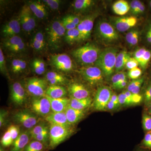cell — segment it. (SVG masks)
<instances>
[{
    "label": "cell",
    "mask_w": 151,
    "mask_h": 151,
    "mask_svg": "<svg viewBox=\"0 0 151 151\" xmlns=\"http://www.w3.org/2000/svg\"><path fill=\"white\" fill-rule=\"evenodd\" d=\"M47 128V127L44 124H39L32 128L29 132L32 138L33 137L40 134Z\"/></svg>",
    "instance_id": "45"
},
{
    "label": "cell",
    "mask_w": 151,
    "mask_h": 151,
    "mask_svg": "<svg viewBox=\"0 0 151 151\" xmlns=\"http://www.w3.org/2000/svg\"><path fill=\"white\" fill-rule=\"evenodd\" d=\"M10 132L12 138L13 142L19 137V129L17 126L12 125L8 128Z\"/></svg>",
    "instance_id": "50"
},
{
    "label": "cell",
    "mask_w": 151,
    "mask_h": 151,
    "mask_svg": "<svg viewBox=\"0 0 151 151\" xmlns=\"http://www.w3.org/2000/svg\"><path fill=\"white\" fill-rule=\"evenodd\" d=\"M126 80H127V74L124 72H119L112 76V86L115 88L118 84Z\"/></svg>",
    "instance_id": "39"
},
{
    "label": "cell",
    "mask_w": 151,
    "mask_h": 151,
    "mask_svg": "<svg viewBox=\"0 0 151 151\" xmlns=\"http://www.w3.org/2000/svg\"><path fill=\"white\" fill-rule=\"evenodd\" d=\"M119 105L121 106H128L127 96L124 92L118 95Z\"/></svg>",
    "instance_id": "53"
},
{
    "label": "cell",
    "mask_w": 151,
    "mask_h": 151,
    "mask_svg": "<svg viewBox=\"0 0 151 151\" xmlns=\"http://www.w3.org/2000/svg\"><path fill=\"white\" fill-rule=\"evenodd\" d=\"M151 59V52L147 50L142 58L141 59L139 63V64L143 68H145Z\"/></svg>",
    "instance_id": "44"
},
{
    "label": "cell",
    "mask_w": 151,
    "mask_h": 151,
    "mask_svg": "<svg viewBox=\"0 0 151 151\" xmlns=\"http://www.w3.org/2000/svg\"><path fill=\"white\" fill-rule=\"evenodd\" d=\"M147 112L149 113V114H151V104L149 106L148 108L147 109Z\"/></svg>",
    "instance_id": "63"
},
{
    "label": "cell",
    "mask_w": 151,
    "mask_h": 151,
    "mask_svg": "<svg viewBox=\"0 0 151 151\" xmlns=\"http://www.w3.org/2000/svg\"><path fill=\"white\" fill-rule=\"evenodd\" d=\"M66 31L61 21H55L51 23L47 30V42L50 46L54 48L59 47Z\"/></svg>",
    "instance_id": "4"
},
{
    "label": "cell",
    "mask_w": 151,
    "mask_h": 151,
    "mask_svg": "<svg viewBox=\"0 0 151 151\" xmlns=\"http://www.w3.org/2000/svg\"><path fill=\"white\" fill-rule=\"evenodd\" d=\"M49 148L48 146L39 141H31L25 147L23 151H46Z\"/></svg>",
    "instance_id": "31"
},
{
    "label": "cell",
    "mask_w": 151,
    "mask_h": 151,
    "mask_svg": "<svg viewBox=\"0 0 151 151\" xmlns=\"http://www.w3.org/2000/svg\"><path fill=\"white\" fill-rule=\"evenodd\" d=\"M110 100L117 106H119V107L120 106V105H119V99H118V95H116L115 94H113Z\"/></svg>",
    "instance_id": "60"
},
{
    "label": "cell",
    "mask_w": 151,
    "mask_h": 151,
    "mask_svg": "<svg viewBox=\"0 0 151 151\" xmlns=\"http://www.w3.org/2000/svg\"><path fill=\"white\" fill-rule=\"evenodd\" d=\"M27 66V62L23 60L14 59L11 63V69L14 73H21L25 70Z\"/></svg>",
    "instance_id": "32"
},
{
    "label": "cell",
    "mask_w": 151,
    "mask_h": 151,
    "mask_svg": "<svg viewBox=\"0 0 151 151\" xmlns=\"http://www.w3.org/2000/svg\"><path fill=\"white\" fill-rule=\"evenodd\" d=\"M92 0H76L73 4V7L76 10L83 11L89 8L93 4Z\"/></svg>",
    "instance_id": "35"
},
{
    "label": "cell",
    "mask_w": 151,
    "mask_h": 151,
    "mask_svg": "<svg viewBox=\"0 0 151 151\" xmlns=\"http://www.w3.org/2000/svg\"><path fill=\"white\" fill-rule=\"evenodd\" d=\"M46 96L50 102L52 112H64L70 103V99L67 97L53 99Z\"/></svg>",
    "instance_id": "21"
},
{
    "label": "cell",
    "mask_w": 151,
    "mask_h": 151,
    "mask_svg": "<svg viewBox=\"0 0 151 151\" xmlns=\"http://www.w3.org/2000/svg\"><path fill=\"white\" fill-rule=\"evenodd\" d=\"M68 19L70 20V21L72 22L76 25H78L79 23L81 22V20L78 17L73 15H68L66 17Z\"/></svg>",
    "instance_id": "55"
},
{
    "label": "cell",
    "mask_w": 151,
    "mask_h": 151,
    "mask_svg": "<svg viewBox=\"0 0 151 151\" xmlns=\"http://www.w3.org/2000/svg\"><path fill=\"white\" fill-rule=\"evenodd\" d=\"M130 10L133 14H139L143 13L145 10V7L140 1L134 0L130 4Z\"/></svg>",
    "instance_id": "36"
},
{
    "label": "cell",
    "mask_w": 151,
    "mask_h": 151,
    "mask_svg": "<svg viewBox=\"0 0 151 151\" xmlns=\"http://www.w3.org/2000/svg\"><path fill=\"white\" fill-rule=\"evenodd\" d=\"M4 45L7 49L14 53L22 52L25 50L24 42L17 35L7 38L4 41Z\"/></svg>",
    "instance_id": "15"
},
{
    "label": "cell",
    "mask_w": 151,
    "mask_h": 151,
    "mask_svg": "<svg viewBox=\"0 0 151 151\" xmlns=\"http://www.w3.org/2000/svg\"><path fill=\"white\" fill-rule=\"evenodd\" d=\"M119 107V106L114 104L112 101L110 100L107 105L106 110L109 111H113L116 110Z\"/></svg>",
    "instance_id": "57"
},
{
    "label": "cell",
    "mask_w": 151,
    "mask_h": 151,
    "mask_svg": "<svg viewBox=\"0 0 151 151\" xmlns=\"http://www.w3.org/2000/svg\"><path fill=\"white\" fill-rule=\"evenodd\" d=\"M137 30H132L130 31L129 32H128L126 36V39L127 42L128 43L131 44L132 42V40L134 38V37L135 34L137 32Z\"/></svg>",
    "instance_id": "54"
},
{
    "label": "cell",
    "mask_w": 151,
    "mask_h": 151,
    "mask_svg": "<svg viewBox=\"0 0 151 151\" xmlns=\"http://www.w3.org/2000/svg\"><path fill=\"white\" fill-rule=\"evenodd\" d=\"M97 30L100 37L106 41H114L119 39V35L116 28L107 22L103 21L99 23Z\"/></svg>",
    "instance_id": "11"
},
{
    "label": "cell",
    "mask_w": 151,
    "mask_h": 151,
    "mask_svg": "<svg viewBox=\"0 0 151 151\" xmlns=\"http://www.w3.org/2000/svg\"><path fill=\"white\" fill-rule=\"evenodd\" d=\"M68 91L72 98L75 99H85L90 97L89 90L80 83H71L68 86Z\"/></svg>",
    "instance_id": "17"
},
{
    "label": "cell",
    "mask_w": 151,
    "mask_h": 151,
    "mask_svg": "<svg viewBox=\"0 0 151 151\" xmlns=\"http://www.w3.org/2000/svg\"><path fill=\"white\" fill-rule=\"evenodd\" d=\"M6 116V112L3 110H1V113H0V127H2L4 124Z\"/></svg>",
    "instance_id": "56"
},
{
    "label": "cell",
    "mask_w": 151,
    "mask_h": 151,
    "mask_svg": "<svg viewBox=\"0 0 151 151\" xmlns=\"http://www.w3.org/2000/svg\"><path fill=\"white\" fill-rule=\"evenodd\" d=\"M112 22L114 27L118 31L123 32L135 26L137 22V19L134 16L115 17L112 19Z\"/></svg>",
    "instance_id": "14"
},
{
    "label": "cell",
    "mask_w": 151,
    "mask_h": 151,
    "mask_svg": "<svg viewBox=\"0 0 151 151\" xmlns=\"http://www.w3.org/2000/svg\"><path fill=\"white\" fill-rule=\"evenodd\" d=\"M96 15L94 14L86 17L77 25V28L80 34V41L86 40L90 37Z\"/></svg>",
    "instance_id": "13"
},
{
    "label": "cell",
    "mask_w": 151,
    "mask_h": 151,
    "mask_svg": "<svg viewBox=\"0 0 151 151\" xmlns=\"http://www.w3.org/2000/svg\"><path fill=\"white\" fill-rule=\"evenodd\" d=\"M92 99L90 97L82 99H75L71 97L69 106L76 110L84 111L92 105Z\"/></svg>",
    "instance_id": "26"
},
{
    "label": "cell",
    "mask_w": 151,
    "mask_h": 151,
    "mask_svg": "<svg viewBox=\"0 0 151 151\" xmlns=\"http://www.w3.org/2000/svg\"><path fill=\"white\" fill-rule=\"evenodd\" d=\"M134 151H151L149 150H147V149H145L141 148L139 146H138L137 148L135 149V150Z\"/></svg>",
    "instance_id": "62"
},
{
    "label": "cell",
    "mask_w": 151,
    "mask_h": 151,
    "mask_svg": "<svg viewBox=\"0 0 151 151\" xmlns=\"http://www.w3.org/2000/svg\"><path fill=\"white\" fill-rule=\"evenodd\" d=\"M0 70L2 73L5 74L7 73L5 60L1 48L0 49Z\"/></svg>",
    "instance_id": "48"
},
{
    "label": "cell",
    "mask_w": 151,
    "mask_h": 151,
    "mask_svg": "<svg viewBox=\"0 0 151 151\" xmlns=\"http://www.w3.org/2000/svg\"><path fill=\"white\" fill-rule=\"evenodd\" d=\"M142 73V71L139 68H134L129 70L128 73V76L129 78L133 80L139 78L140 76Z\"/></svg>",
    "instance_id": "43"
},
{
    "label": "cell",
    "mask_w": 151,
    "mask_h": 151,
    "mask_svg": "<svg viewBox=\"0 0 151 151\" xmlns=\"http://www.w3.org/2000/svg\"><path fill=\"white\" fill-rule=\"evenodd\" d=\"M131 58L129 54L126 51H122L117 54L116 57L115 71L120 72L125 67L127 61Z\"/></svg>",
    "instance_id": "27"
},
{
    "label": "cell",
    "mask_w": 151,
    "mask_h": 151,
    "mask_svg": "<svg viewBox=\"0 0 151 151\" xmlns=\"http://www.w3.org/2000/svg\"><path fill=\"white\" fill-rule=\"evenodd\" d=\"M114 12L118 15H125L130 10V6L127 1L119 0L117 1L113 6Z\"/></svg>",
    "instance_id": "29"
},
{
    "label": "cell",
    "mask_w": 151,
    "mask_h": 151,
    "mask_svg": "<svg viewBox=\"0 0 151 151\" xmlns=\"http://www.w3.org/2000/svg\"><path fill=\"white\" fill-rule=\"evenodd\" d=\"M68 121L70 125L75 124L81 120L85 115L84 111L76 110L68 105L65 111Z\"/></svg>",
    "instance_id": "22"
},
{
    "label": "cell",
    "mask_w": 151,
    "mask_h": 151,
    "mask_svg": "<svg viewBox=\"0 0 151 151\" xmlns=\"http://www.w3.org/2000/svg\"><path fill=\"white\" fill-rule=\"evenodd\" d=\"M33 70L37 75H42L46 70V64L42 60L35 58L32 63Z\"/></svg>",
    "instance_id": "33"
},
{
    "label": "cell",
    "mask_w": 151,
    "mask_h": 151,
    "mask_svg": "<svg viewBox=\"0 0 151 151\" xmlns=\"http://www.w3.org/2000/svg\"><path fill=\"white\" fill-rule=\"evenodd\" d=\"M28 5L32 13L37 18L43 19L47 16V11L45 6L40 2H31Z\"/></svg>",
    "instance_id": "25"
},
{
    "label": "cell",
    "mask_w": 151,
    "mask_h": 151,
    "mask_svg": "<svg viewBox=\"0 0 151 151\" xmlns=\"http://www.w3.org/2000/svg\"><path fill=\"white\" fill-rule=\"evenodd\" d=\"M141 148L151 151V131L147 132L140 145Z\"/></svg>",
    "instance_id": "42"
},
{
    "label": "cell",
    "mask_w": 151,
    "mask_h": 151,
    "mask_svg": "<svg viewBox=\"0 0 151 151\" xmlns=\"http://www.w3.org/2000/svg\"><path fill=\"white\" fill-rule=\"evenodd\" d=\"M143 129L147 132L151 131V115L147 112H144L142 118Z\"/></svg>",
    "instance_id": "38"
},
{
    "label": "cell",
    "mask_w": 151,
    "mask_h": 151,
    "mask_svg": "<svg viewBox=\"0 0 151 151\" xmlns=\"http://www.w3.org/2000/svg\"><path fill=\"white\" fill-rule=\"evenodd\" d=\"M14 118L16 122L28 129H32L36 126L40 119L34 114L27 110L18 111L14 115Z\"/></svg>",
    "instance_id": "10"
},
{
    "label": "cell",
    "mask_w": 151,
    "mask_h": 151,
    "mask_svg": "<svg viewBox=\"0 0 151 151\" xmlns=\"http://www.w3.org/2000/svg\"><path fill=\"white\" fill-rule=\"evenodd\" d=\"M50 61L52 65L58 70L68 72L73 68L72 60L70 56L65 53L52 55L50 57Z\"/></svg>",
    "instance_id": "9"
},
{
    "label": "cell",
    "mask_w": 151,
    "mask_h": 151,
    "mask_svg": "<svg viewBox=\"0 0 151 151\" xmlns=\"http://www.w3.org/2000/svg\"><path fill=\"white\" fill-rule=\"evenodd\" d=\"M71 133L70 127L51 124L49 130V147L54 149L68 138Z\"/></svg>",
    "instance_id": "3"
},
{
    "label": "cell",
    "mask_w": 151,
    "mask_h": 151,
    "mask_svg": "<svg viewBox=\"0 0 151 151\" xmlns=\"http://www.w3.org/2000/svg\"><path fill=\"white\" fill-rule=\"evenodd\" d=\"M147 50V49L145 48H141L135 51L134 54V58L137 60L138 62L139 63L141 59L145 52Z\"/></svg>",
    "instance_id": "51"
},
{
    "label": "cell",
    "mask_w": 151,
    "mask_h": 151,
    "mask_svg": "<svg viewBox=\"0 0 151 151\" xmlns=\"http://www.w3.org/2000/svg\"><path fill=\"white\" fill-rule=\"evenodd\" d=\"M11 97L12 101L17 105H22L26 100L25 91L19 82H16L12 85Z\"/></svg>",
    "instance_id": "16"
},
{
    "label": "cell",
    "mask_w": 151,
    "mask_h": 151,
    "mask_svg": "<svg viewBox=\"0 0 151 151\" xmlns=\"http://www.w3.org/2000/svg\"><path fill=\"white\" fill-rule=\"evenodd\" d=\"M28 92L35 97H41L46 96L47 82L46 79L38 77L29 78L26 82Z\"/></svg>",
    "instance_id": "6"
},
{
    "label": "cell",
    "mask_w": 151,
    "mask_h": 151,
    "mask_svg": "<svg viewBox=\"0 0 151 151\" xmlns=\"http://www.w3.org/2000/svg\"><path fill=\"white\" fill-rule=\"evenodd\" d=\"M45 78L50 85H64L67 81V78L64 75L55 71L47 72Z\"/></svg>",
    "instance_id": "24"
},
{
    "label": "cell",
    "mask_w": 151,
    "mask_h": 151,
    "mask_svg": "<svg viewBox=\"0 0 151 151\" xmlns=\"http://www.w3.org/2000/svg\"><path fill=\"white\" fill-rule=\"evenodd\" d=\"M13 142L10 132L8 129L1 139V146L4 148L9 147L12 146Z\"/></svg>",
    "instance_id": "40"
},
{
    "label": "cell",
    "mask_w": 151,
    "mask_h": 151,
    "mask_svg": "<svg viewBox=\"0 0 151 151\" xmlns=\"http://www.w3.org/2000/svg\"><path fill=\"white\" fill-rule=\"evenodd\" d=\"M67 94V90L61 85H50L46 92V96L53 99L65 97Z\"/></svg>",
    "instance_id": "23"
},
{
    "label": "cell",
    "mask_w": 151,
    "mask_h": 151,
    "mask_svg": "<svg viewBox=\"0 0 151 151\" xmlns=\"http://www.w3.org/2000/svg\"><path fill=\"white\" fill-rule=\"evenodd\" d=\"M42 2L46 4L52 9L56 10L59 8L61 1L59 0H44Z\"/></svg>",
    "instance_id": "46"
},
{
    "label": "cell",
    "mask_w": 151,
    "mask_h": 151,
    "mask_svg": "<svg viewBox=\"0 0 151 151\" xmlns=\"http://www.w3.org/2000/svg\"><path fill=\"white\" fill-rule=\"evenodd\" d=\"M118 50L114 47H108L101 51L95 63L97 67L102 70L105 77L109 78L115 70Z\"/></svg>",
    "instance_id": "1"
},
{
    "label": "cell",
    "mask_w": 151,
    "mask_h": 151,
    "mask_svg": "<svg viewBox=\"0 0 151 151\" xmlns=\"http://www.w3.org/2000/svg\"><path fill=\"white\" fill-rule=\"evenodd\" d=\"M112 90L108 86H103L97 89L93 102V107L96 111L106 110L108 102L112 96Z\"/></svg>",
    "instance_id": "7"
},
{
    "label": "cell",
    "mask_w": 151,
    "mask_h": 151,
    "mask_svg": "<svg viewBox=\"0 0 151 151\" xmlns=\"http://www.w3.org/2000/svg\"><path fill=\"white\" fill-rule=\"evenodd\" d=\"M21 29V26L19 19H13L3 27L2 33L7 38L17 35L20 32Z\"/></svg>",
    "instance_id": "18"
},
{
    "label": "cell",
    "mask_w": 151,
    "mask_h": 151,
    "mask_svg": "<svg viewBox=\"0 0 151 151\" xmlns=\"http://www.w3.org/2000/svg\"><path fill=\"white\" fill-rule=\"evenodd\" d=\"M128 81L127 80H125L123 82H121L119 84H118L117 86H116L115 89H122L123 88H125L127 86Z\"/></svg>",
    "instance_id": "61"
},
{
    "label": "cell",
    "mask_w": 151,
    "mask_h": 151,
    "mask_svg": "<svg viewBox=\"0 0 151 151\" xmlns=\"http://www.w3.org/2000/svg\"><path fill=\"white\" fill-rule=\"evenodd\" d=\"M35 17L28 5H24L22 8L19 19L22 27L25 32H31L36 26Z\"/></svg>",
    "instance_id": "8"
},
{
    "label": "cell",
    "mask_w": 151,
    "mask_h": 151,
    "mask_svg": "<svg viewBox=\"0 0 151 151\" xmlns=\"http://www.w3.org/2000/svg\"><path fill=\"white\" fill-rule=\"evenodd\" d=\"M49 136V133L48 128H47L38 135L33 137L32 138L35 140L43 143L49 147L48 145L47 144Z\"/></svg>",
    "instance_id": "41"
},
{
    "label": "cell",
    "mask_w": 151,
    "mask_h": 151,
    "mask_svg": "<svg viewBox=\"0 0 151 151\" xmlns=\"http://www.w3.org/2000/svg\"><path fill=\"white\" fill-rule=\"evenodd\" d=\"M150 7L151 8V1H150Z\"/></svg>",
    "instance_id": "64"
},
{
    "label": "cell",
    "mask_w": 151,
    "mask_h": 151,
    "mask_svg": "<svg viewBox=\"0 0 151 151\" xmlns=\"http://www.w3.org/2000/svg\"><path fill=\"white\" fill-rule=\"evenodd\" d=\"M132 105H137L139 104L142 101H143V96L140 94H134L132 93Z\"/></svg>",
    "instance_id": "52"
},
{
    "label": "cell",
    "mask_w": 151,
    "mask_h": 151,
    "mask_svg": "<svg viewBox=\"0 0 151 151\" xmlns=\"http://www.w3.org/2000/svg\"><path fill=\"white\" fill-rule=\"evenodd\" d=\"M31 108L37 115L45 117L52 111L50 102L46 96L35 99L32 102Z\"/></svg>",
    "instance_id": "12"
},
{
    "label": "cell",
    "mask_w": 151,
    "mask_h": 151,
    "mask_svg": "<svg viewBox=\"0 0 151 151\" xmlns=\"http://www.w3.org/2000/svg\"><path fill=\"white\" fill-rule=\"evenodd\" d=\"M61 22L66 31L73 29L77 27V26L74 24L72 22L70 21V20L68 19L66 17L63 19Z\"/></svg>",
    "instance_id": "47"
},
{
    "label": "cell",
    "mask_w": 151,
    "mask_h": 151,
    "mask_svg": "<svg viewBox=\"0 0 151 151\" xmlns=\"http://www.w3.org/2000/svg\"><path fill=\"white\" fill-rule=\"evenodd\" d=\"M143 97L145 107L147 109L151 104V80L145 89Z\"/></svg>",
    "instance_id": "37"
},
{
    "label": "cell",
    "mask_w": 151,
    "mask_h": 151,
    "mask_svg": "<svg viewBox=\"0 0 151 151\" xmlns=\"http://www.w3.org/2000/svg\"><path fill=\"white\" fill-rule=\"evenodd\" d=\"M65 40L68 43L72 44L76 42L80 41V34L77 27L67 30L64 36Z\"/></svg>",
    "instance_id": "30"
},
{
    "label": "cell",
    "mask_w": 151,
    "mask_h": 151,
    "mask_svg": "<svg viewBox=\"0 0 151 151\" xmlns=\"http://www.w3.org/2000/svg\"><path fill=\"white\" fill-rule=\"evenodd\" d=\"M101 51L99 47L92 44H87L74 50L72 52L73 57L83 65L95 63Z\"/></svg>",
    "instance_id": "2"
},
{
    "label": "cell",
    "mask_w": 151,
    "mask_h": 151,
    "mask_svg": "<svg viewBox=\"0 0 151 151\" xmlns=\"http://www.w3.org/2000/svg\"><path fill=\"white\" fill-rule=\"evenodd\" d=\"M44 35L42 32H38L34 35L32 41V46L37 51H42L45 47Z\"/></svg>",
    "instance_id": "28"
},
{
    "label": "cell",
    "mask_w": 151,
    "mask_h": 151,
    "mask_svg": "<svg viewBox=\"0 0 151 151\" xmlns=\"http://www.w3.org/2000/svg\"><path fill=\"white\" fill-rule=\"evenodd\" d=\"M146 37L147 42L151 45V22L149 24L148 27L146 32Z\"/></svg>",
    "instance_id": "58"
},
{
    "label": "cell",
    "mask_w": 151,
    "mask_h": 151,
    "mask_svg": "<svg viewBox=\"0 0 151 151\" xmlns=\"http://www.w3.org/2000/svg\"><path fill=\"white\" fill-rule=\"evenodd\" d=\"M139 33L138 31H137L135 34L134 38L132 40V42L130 44V45H132V46H134V45H137L138 43V41H139Z\"/></svg>",
    "instance_id": "59"
},
{
    "label": "cell",
    "mask_w": 151,
    "mask_h": 151,
    "mask_svg": "<svg viewBox=\"0 0 151 151\" xmlns=\"http://www.w3.org/2000/svg\"><path fill=\"white\" fill-rule=\"evenodd\" d=\"M139 65V63L134 58L131 57L127 61L125 67L128 70H130L135 68L138 67Z\"/></svg>",
    "instance_id": "49"
},
{
    "label": "cell",
    "mask_w": 151,
    "mask_h": 151,
    "mask_svg": "<svg viewBox=\"0 0 151 151\" xmlns=\"http://www.w3.org/2000/svg\"><path fill=\"white\" fill-rule=\"evenodd\" d=\"M144 80L145 79L143 77L133 80L128 85L127 90L133 94H139L141 87L144 82Z\"/></svg>",
    "instance_id": "34"
},
{
    "label": "cell",
    "mask_w": 151,
    "mask_h": 151,
    "mask_svg": "<svg viewBox=\"0 0 151 151\" xmlns=\"http://www.w3.org/2000/svg\"><path fill=\"white\" fill-rule=\"evenodd\" d=\"M47 122L53 125H62L70 127L68 123L65 111L62 112H52L45 117Z\"/></svg>",
    "instance_id": "20"
},
{
    "label": "cell",
    "mask_w": 151,
    "mask_h": 151,
    "mask_svg": "<svg viewBox=\"0 0 151 151\" xmlns=\"http://www.w3.org/2000/svg\"><path fill=\"white\" fill-rule=\"evenodd\" d=\"M30 133L22 132L15 140L10 147L9 151H23L29 142Z\"/></svg>",
    "instance_id": "19"
},
{
    "label": "cell",
    "mask_w": 151,
    "mask_h": 151,
    "mask_svg": "<svg viewBox=\"0 0 151 151\" xmlns=\"http://www.w3.org/2000/svg\"><path fill=\"white\" fill-rule=\"evenodd\" d=\"M80 73L84 80L92 86L101 84L105 77L102 70L97 66L81 68Z\"/></svg>",
    "instance_id": "5"
}]
</instances>
